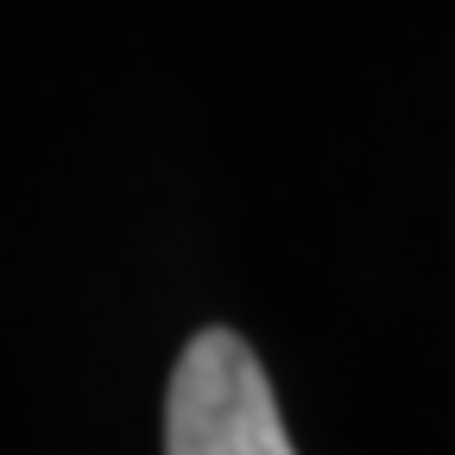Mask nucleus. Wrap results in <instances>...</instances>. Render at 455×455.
Returning <instances> with one entry per match:
<instances>
[{"mask_svg":"<svg viewBox=\"0 0 455 455\" xmlns=\"http://www.w3.org/2000/svg\"><path fill=\"white\" fill-rule=\"evenodd\" d=\"M164 455H298L272 379L235 329H203L164 392Z\"/></svg>","mask_w":455,"mask_h":455,"instance_id":"1","label":"nucleus"}]
</instances>
